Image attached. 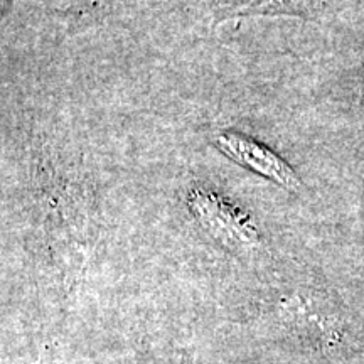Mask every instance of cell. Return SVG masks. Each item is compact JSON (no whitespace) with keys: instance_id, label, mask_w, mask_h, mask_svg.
<instances>
[{"instance_id":"obj_1","label":"cell","mask_w":364,"mask_h":364,"mask_svg":"<svg viewBox=\"0 0 364 364\" xmlns=\"http://www.w3.org/2000/svg\"><path fill=\"white\" fill-rule=\"evenodd\" d=\"M213 142L230 161L236 162L241 167H247L255 174L265 177L285 189L300 188V181L292 167L257 140L236 134V132H221L215 136Z\"/></svg>"},{"instance_id":"obj_2","label":"cell","mask_w":364,"mask_h":364,"mask_svg":"<svg viewBox=\"0 0 364 364\" xmlns=\"http://www.w3.org/2000/svg\"><path fill=\"white\" fill-rule=\"evenodd\" d=\"M189 204L199 220L221 238L238 243H253L257 240L253 226L243 220L238 209L231 208L216 194L194 189L189 194Z\"/></svg>"}]
</instances>
